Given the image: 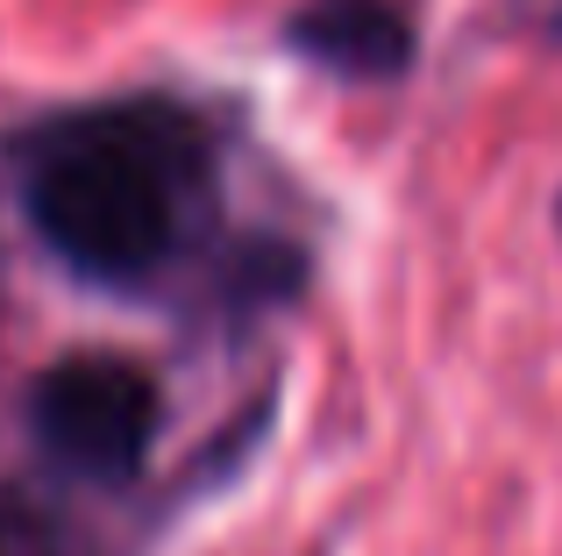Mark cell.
Returning <instances> with one entry per match:
<instances>
[{"mask_svg": "<svg viewBox=\"0 0 562 556\" xmlns=\"http://www.w3.org/2000/svg\"><path fill=\"white\" fill-rule=\"evenodd\" d=\"M157 421H165V392L136 357L114 349H79L36 371L29 386V435L57 471L86 478V486H128L150 464Z\"/></svg>", "mask_w": 562, "mask_h": 556, "instance_id": "cell-2", "label": "cell"}, {"mask_svg": "<svg viewBox=\"0 0 562 556\" xmlns=\"http://www.w3.org/2000/svg\"><path fill=\"white\" fill-rule=\"evenodd\" d=\"M22 214L93 286H150L206 200V136L171 100L43 114L14 143Z\"/></svg>", "mask_w": 562, "mask_h": 556, "instance_id": "cell-1", "label": "cell"}, {"mask_svg": "<svg viewBox=\"0 0 562 556\" xmlns=\"http://www.w3.org/2000/svg\"><path fill=\"white\" fill-rule=\"evenodd\" d=\"M0 556H65L57 514L29 492H0Z\"/></svg>", "mask_w": 562, "mask_h": 556, "instance_id": "cell-4", "label": "cell"}, {"mask_svg": "<svg viewBox=\"0 0 562 556\" xmlns=\"http://www.w3.org/2000/svg\"><path fill=\"white\" fill-rule=\"evenodd\" d=\"M285 36L306 57L357 71V79H392V71L413 65V22L392 0H306L285 22Z\"/></svg>", "mask_w": 562, "mask_h": 556, "instance_id": "cell-3", "label": "cell"}]
</instances>
